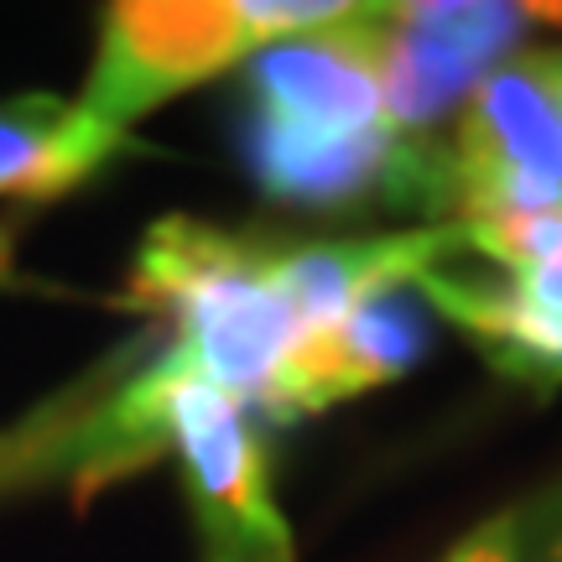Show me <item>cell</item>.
Returning <instances> with one entry per match:
<instances>
[{
    "label": "cell",
    "instance_id": "obj_3",
    "mask_svg": "<svg viewBox=\"0 0 562 562\" xmlns=\"http://www.w3.org/2000/svg\"><path fill=\"white\" fill-rule=\"evenodd\" d=\"M562 199V47L495 63L469 94L453 146H438L432 209L453 220L521 214Z\"/></svg>",
    "mask_w": 562,
    "mask_h": 562
},
{
    "label": "cell",
    "instance_id": "obj_13",
    "mask_svg": "<svg viewBox=\"0 0 562 562\" xmlns=\"http://www.w3.org/2000/svg\"><path fill=\"white\" fill-rule=\"evenodd\" d=\"M442 562H521V547H516V526H510V516H490L484 526H474L469 537H463L453 552Z\"/></svg>",
    "mask_w": 562,
    "mask_h": 562
},
{
    "label": "cell",
    "instance_id": "obj_6",
    "mask_svg": "<svg viewBox=\"0 0 562 562\" xmlns=\"http://www.w3.org/2000/svg\"><path fill=\"white\" fill-rule=\"evenodd\" d=\"M250 100L261 121L307 136H360L385 125L381 5H349L328 26L261 47L250 58Z\"/></svg>",
    "mask_w": 562,
    "mask_h": 562
},
{
    "label": "cell",
    "instance_id": "obj_1",
    "mask_svg": "<svg viewBox=\"0 0 562 562\" xmlns=\"http://www.w3.org/2000/svg\"><path fill=\"white\" fill-rule=\"evenodd\" d=\"M281 250L261 235L167 214L146 229L131 271V307L172 318V355L199 381L261 406L266 385L302 339L281 292Z\"/></svg>",
    "mask_w": 562,
    "mask_h": 562
},
{
    "label": "cell",
    "instance_id": "obj_7",
    "mask_svg": "<svg viewBox=\"0 0 562 562\" xmlns=\"http://www.w3.org/2000/svg\"><path fill=\"white\" fill-rule=\"evenodd\" d=\"M422 349H427V313H422L417 292L412 286L381 292V297L360 302L334 328L302 334L266 385L261 412L271 422L313 417L323 406L364 396V391L406 375L422 360Z\"/></svg>",
    "mask_w": 562,
    "mask_h": 562
},
{
    "label": "cell",
    "instance_id": "obj_2",
    "mask_svg": "<svg viewBox=\"0 0 562 562\" xmlns=\"http://www.w3.org/2000/svg\"><path fill=\"white\" fill-rule=\"evenodd\" d=\"M339 0H125L110 5L79 110L110 131L261 47L339 21Z\"/></svg>",
    "mask_w": 562,
    "mask_h": 562
},
{
    "label": "cell",
    "instance_id": "obj_14",
    "mask_svg": "<svg viewBox=\"0 0 562 562\" xmlns=\"http://www.w3.org/2000/svg\"><path fill=\"white\" fill-rule=\"evenodd\" d=\"M521 286H526V297L537 302V307H547V313H558L562 318V261L552 266V271H542V277L521 281Z\"/></svg>",
    "mask_w": 562,
    "mask_h": 562
},
{
    "label": "cell",
    "instance_id": "obj_11",
    "mask_svg": "<svg viewBox=\"0 0 562 562\" xmlns=\"http://www.w3.org/2000/svg\"><path fill=\"white\" fill-rule=\"evenodd\" d=\"M459 250L490 261L510 281H531L562 261V199L547 209H521V214H484V220H463Z\"/></svg>",
    "mask_w": 562,
    "mask_h": 562
},
{
    "label": "cell",
    "instance_id": "obj_12",
    "mask_svg": "<svg viewBox=\"0 0 562 562\" xmlns=\"http://www.w3.org/2000/svg\"><path fill=\"white\" fill-rule=\"evenodd\" d=\"M505 516L516 526L521 562H562V474L552 484H542L537 495H526Z\"/></svg>",
    "mask_w": 562,
    "mask_h": 562
},
{
    "label": "cell",
    "instance_id": "obj_8",
    "mask_svg": "<svg viewBox=\"0 0 562 562\" xmlns=\"http://www.w3.org/2000/svg\"><path fill=\"white\" fill-rule=\"evenodd\" d=\"M459 256L453 224H427L402 235H364V240H318L281 250V292L297 313L302 334L334 328L360 302L412 286L422 271L448 266Z\"/></svg>",
    "mask_w": 562,
    "mask_h": 562
},
{
    "label": "cell",
    "instance_id": "obj_9",
    "mask_svg": "<svg viewBox=\"0 0 562 562\" xmlns=\"http://www.w3.org/2000/svg\"><path fill=\"white\" fill-rule=\"evenodd\" d=\"M412 292H422L448 323H459L495 375L537 396L562 391V318L526 297L521 281L463 277V271L432 266L412 281Z\"/></svg>",
    "mask_w": 562,
    "mask_h": 562
},
{
    "label": "cell",
    "instance_id": "obj_4",
    "mask_svg": "<svg viewBox=\"0 0 562 562\" xmlns=\"http://www.w3.org/2000/svg\"><path fill=\"white\" fill-rule=\"evenodd\" d=\"M167 438L182 463V490L193 505L203 562H297L292 526L281 521L266 448L245 422L240 402L199 381L167 349Z\"/></svg>",
    "mask_w": 562,
    "mask_h": 562
},
{
    "label": "cell",
    "instance_id": "obj_10",
    "mask_svg": "<svg viewBox=\"0 0 562 562\" xmlns=\"http://www.w3.org/2000/svg\"><path fill=\"white\" fill-rule=\"evenodd\" d=\"M125 146V131H110L79 104L53 94L0 100V209L32 214L58 193L94 178Z\"/></svg>",
    "mask_w": 562,
    "mask_h": 562
},
{
    "label": "cell",
    "instance_id": "obj_5",
    "mask_svg": "<svg viewBox=\"0 0 562 562\" xmlns=\"http://www.w3.org/2000/svg\"><path fill=\"white\" fill-rule=\"evenodd\" d=\"M531 16L501 0H422L381 5V104L385 125L422 140L495 63L510 58Z\"/></svg>",
    "mask_w": 562,
    "mask_h": 562
}]
</instances>
